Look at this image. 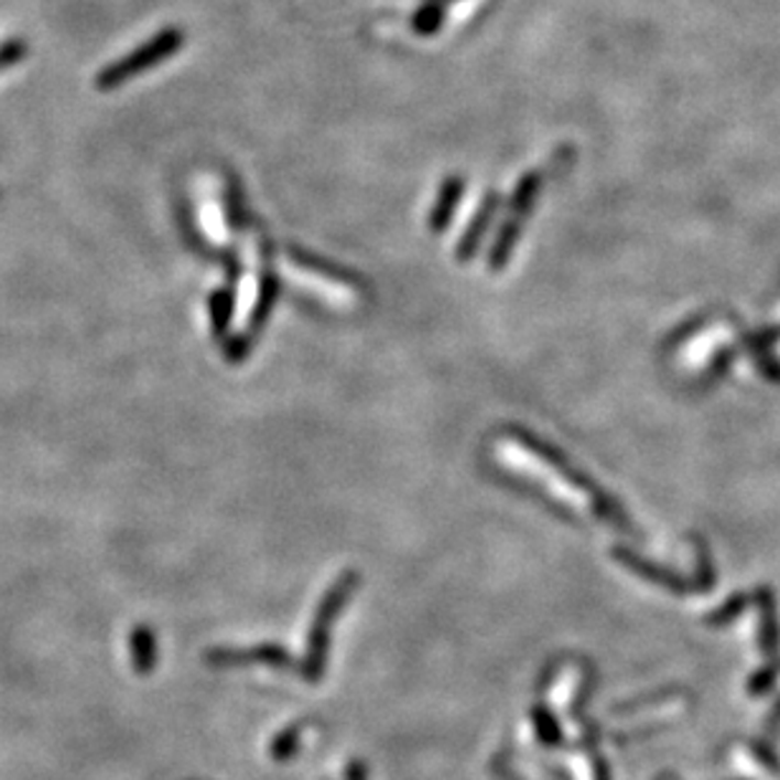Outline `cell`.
I'll list each match as a JSON object with an SVG mask.
<instances>
[{"label":"cell","mask_w":780,"mask_h":780,"mask_svg":"<svg viewBox=\"0 0 780 780\" xmlns=\"http://www.w3.org/2000/svg\"><path fill=\"white\" fill-rule=\"evenodd\" d=\"M446 15V0H421V6L415 8L413 19H411V31L415 36H436L444 25Z\"/></svg>","instance_id":"obj_4"},{"label":"cell","mask_w":780,"mask_h":780,"mask_svg":"<svg viewBox=\"0 0 780 780\" xmlns=\"http://www.w3.org/2000/svg\"><path fill=\"white\" fill-rule=\"evenodd\" d=\"M282 271L286 279H292V282L296 286H302L304 292H312L315 296H319L322 302L335 304V307H353V304L358 302V292H355L353 286H347L345 282H337V279L327 274H319V271L302 264V261L284 257Z\"/></svg>","instance_id":"obj_3"},{"label":"cell","mask_w":780,"mask_h":780,"mask_svg":"<svg viewBox=\"0 0 780 780\" xmlns=\"http://www.w3.org/2000/svg\"><path fill=\"white\" fill-rule=\"evenodd\" d=\"M495 454L505 466L517 469V474L535 479L538 485L545 487L550 495H555L557 499H563V502L583 505V491L565 477L563 469H557L550 456L540 454L535 446L530 448L512 436H502L497 438Z\"/></svg>","instance_id":"obj_1"},{"label":"cell","mask_w":780,"mask_h":780,"mask_svg":"<svg viewBox=\"0 0 780 780\" xmlns=\"http://www.w3.org/2000/svg\"><path fill=\"white\" fill-rule=\"evenodd\" d=\"M185 44V33L181 29H165L160 31L158 36H152L145 41L140 48H134L132 54L122 56L120 62H115L112 66H107L105 72L99 74V89H117L127 79H134V76L145 74L150 69H155L158 64H163L165 58L175 56L177 51Z\"/></svg>","instance_id":"obj_2"},{"label":"cell","mask_w":780,"mask_h":780,"mask_svg":"<svg viewBox=\"0 0 780 780\" xmlns=\"http://www.w3.org/2000/svg\"><path fill=\"white\" fill-rule=\"evenodd\" d=\"M25 54V48L21 44H8L3 51H0V66H8L13 62H19V58Z\"/></svg>","instance_id":"obj_6"},{"label":"cell","mask_w":780,"mask_h":780,"mask_svg":"<svg viewBox=\"0 0 780 780\" xmlns=\"http://www.w3.org/2000/svg\"><path fill=\"white\" fill-rule=\"evenodd\" d=\"M462 188H464L462 177H448V181L444 183V188H441V195L436 201V210H434V216H431V226H434L436 231L446 226V220H448V216H452L456 201H459Z\"/></svg>","instance_id":"obj_5"}]
</instances>
